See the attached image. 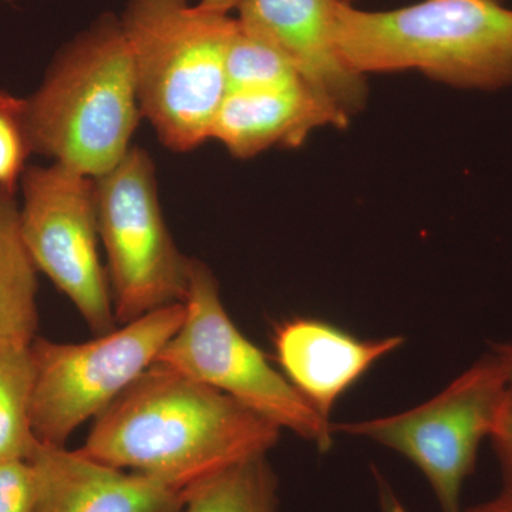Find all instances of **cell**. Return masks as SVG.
Returning <instances> with one entry per match:
<instances>
[{
	"instance_id": "ac0fdd59",
	"label": "cell",
	"mask_w": 512,
	"mask_h": 512,
	"mask_svg": "<svg viewBox=\"0 0 512 512\" xmlns=\"http://www.w3.org/2000/svg\"><path fill=\"white\" fill-rule=\"evenodd\" d=\"M30 156L25 99L0 92V190L16 194Z\"/></svg>"
},
{
	"instance_id": "8fae6325",
	"label": "cell",
	"mask_w": 512,
	"mask_h": 512,
	"mask_svg": "<svg viewBox=\"0 0 512 512\" xmlns=\"http://www.w3.org/2000/svg\"><path fill=\"white\" fill-rule=\"evenodd\" d=\"M272 342L279 370L320 416L330 420L340 397L399 349L404 338L360 339L326 320L295 316L276 326Z\"/></svg>"
},
{
	"instance_id": "d4e9b609",
	"label": "cell",
	"mask_w": 512,
	"mask_h": 512,
	"mask_svg": "<svg viewBox=\"0 0 512 512\" xmlns=\"http://www.w3.org/2000/svg\"><path fill=\"white\" fill-rule=\"evenodd\" d=\"M8 2H12V0H8Z\"/></svg>"
},
{
	"instance_id": "7c38bea8",
	"label": "cell",
	"mask_w": 512,
	"mask_h": 512,
	"mask_svg": "<svg viewBox=\"0 0 512 512\" xmlns=\"http://www.w3.org/2000/svg\"><path fill=\"white\" fill-rule=\"evenodd\" d=\"M33 512H183L188 494L101 464L82 451L39 444Z\"/></svg>"
},
{
	"instance_id": "cb8c5ba5",
	"label": "cell",
	"mask_w": 512,
	"mask_h": 512,
	"mask_svg": "<svg viewBox=\"0 0 512 512\" xmlns=\"http://www.w3.org/2000/svg\"><path fill=\"white\" fill-rule=\"evenodd\" d=\"M491 350L503 360L505 367H507L508 372L511 373L512 376V340H508V342H498L493 343L491 345Z\"/></svg>"
},
{
	"instance_id": "7a4b0ae2",
	"label": "cell",
	"mask_w": 512,
	"mask_h": 512,
	"mask_svg": "<svg viewBox=\"0 0 512 512\" xmlns=\"http://www.w3.org/2000/svg\"><path fill=\"white\" fill-rule=\"evenodd\" d=\"M141 116L130 46L120 19L109 13L59 50L25 99L32 154L92 178L126 156Z\"/></svg>"
},
{
	"instance_id": "ffe728a7",
	"label": "cell",
	"mask_w": 512,
	"mask_h": 512,
	"mask_svg": "<svg viewBox=\"0 0 512 512\" xmlns=\"http://www.w3.org/2000/svg\"><path fill=\"white\" fill-rule=\"evenodd\" d=\"M501 473L500 494L512 498V386L501 406L490 439Z\"/></svg>"
},
{
	"instance_id": "ba28073f",
	"label": "cell",
	"mask_w": 512,
	"mask_h": 512,
	"mask_svg": "<svg viewBox=\"0 0 512 512\" xmlns=\"http://www.w3.org/2000/svg\"><path fill=\"white\" fill-rule=\"evenodd\" d=\"M96 204L117 323L184 303L192 259L165 224L150 154L130 147L113 170L96 178Z\"/></svg>"
},
{
	"instance_id": "5b68a950",
	"label": "cell",
	"mask_w": 512,
	"mask_h": 512,
	"mask_svg": "<svg viewBox=\"0 0 512 512\" xmlns=\"http://www.w3.org/2000/svg\"><path fill=\"white\" fill-rule=\"evenodd\" d=\"M184 319L157 362L207 384L218 392L315 444L333 446L332 421L320 416L235 325L222 303L220 285L204 262L192 259Z\"/></svg>"
},
{
	"instance_id": "2e32d148",
	"label": "cell",
	"mask_w": 512,
	"mask_h": 512,
	"mask_svg": "<svg viewBox=\"0 0 512 512\" xmlns=\"http://www.w3.org/2000/svg\"><path fill=\"white\" fill-rule=\"evenodd\" d=\"M29 346L0 348V461H30L40 444L30 420L33 365Z\"/></svg>"
},
{
	"instance_id": "d6986e66",
	"label": "cell",
	"mask_w": 512,
	"mask_h": 512,
	"mask_svg": "<svg viewBox=\"0 0 512 512\" xmlns=\"http://www.w3.org/2000/svg\"><path fill=\"white\" fill-rule=\"evenodd\" d=\"M36 493L32 461H0V512H33Z\"/></svg>"
},
{
	"instance_id": "3957f363",
	"label": "cell",
	"mask_w": 512,
	"mask_h": 512,
	"mask_svg": "<svg viewBox=\"0 0 512 512\" xmlns=\"http://www.w3.org/2000/svg\"><path fill=\"white\" fill-rule=\"evenodd\" d=\"M335 42L353 72H419L460 89L512 84V9L503 0H421L369 12L340 0Z\"/></svg>"
},
{
	"instance_id": "9a60e30c",
	"label": "cell",
	"mask_w": 512,
	"mask_h": 512,
	"mask_svg": "<svg viewBox=\"0 0 512 512\" xmlns=\"http://www.w3.org/2000/svg\"><path fill=\"white\" fill-rule=\"evenodd\" d=\"M278 493L268 458L255 457L192 488L183 512H278Z\"/></svg>"
},
{
	"instance_id": "8992f818",
	"label": "cell",
	"mask_w": 512,
	"mask_h": 512,
	"mask_svg": "<svg viewBox=\"0 0 512 512\" xmlns=\"http://www.w3.org/2000/svg\"><path fill=\"white\" fill-rule=\"evenodd\" d=\"M184 313V303H174L87 342L33 340L30 420L36 440L66 447L74 431L106 412L157 362Z\"/></svg>"
},
{
	"instance_id": "9c48e42d",
	"label": "cell",
	"mask_w": 512,
	"mask_h": 512,
	"mask_svg": "<svg viewBox=\"0 0 512 512\" xmlns=\"http://www.w3.org/2000/svg\"><path fill=\"white\" fill-rule=\"evenodd\" d=\"M19 188L20 228L37 271L69 298L94 336L117 328L99 255L96 178L59 163L30 165Z\"/></svg>"
},
{
	"instance_id": "7402d4cb",
	"label": "cell",
	"mask_w": 512,
	"mask_h": 512,
	"mask_svg": "<svg viewBox=\"0 0 512 512\" xmlns=\"http://www.w3.org/2000/svg\"><path fill=\"white\" fill-rule=\"evenodd\" d=\"M463 512H512V498L498 494L497 497L484 501V503L464 508Z\"/></svg>"
},
{
	"instance_id": "44dd1931",
	"label": "cell",
	"mask_w": 512,
	"mask_h": 512,
	"mask_svg": "<svg viewBox=\"0 0 512 512\" xmlns=\"http://www.w3.org/2000/svg\"><path fill=\"white\" fill-rule=\"evenodd\" d=\"M373 474H375L377 495H379L380 512H409L404 507L402 500L394 493L393 487L386 477L376 468H373Z\"/></svg>"
},
{
	"instance_id": "5bb4252c",
	"label": "cell",
	"mask_w": 512,
	"mask_h": 512,
	"mask_svg": "<svg viewBox=\"0 0 512 512\" xmlns=\"http://www.w3.org/2000/svg\"><path fill=\"white\" fill-rule=\"evenodd\" d=\"M37 272L16 194L0 190V348L29 346L37 338Z\"/></svg>"
},
{
	"instance_id": "277c9868",
	"label": "cell",
	"mask_w": 512,
	"mask_h": 512,
	"mask_svg": "<svg viewBox=\"0 0 512 512\" xmlns=\"http://www.w3.org/2000/svg\"><path fill=\"white\" fill-rule=\"evenodd\" d=\"M120 23L141 113L161 143L185 153L210 140L227 93L225 63L237 19L190 0H127Z\"/></svg>"
},
{
	"instance_id": "e0dca14e",
	"label": "cell",
	"mask_w": 512,
	"mask_h": 512,
	"mask_svg": "<svg viewBox=\"0 0 512 512\" xmlns=\"http://www.w3.org/2000/svg\"><path fill=\"white\" fill-rule=\"evenodd\" d=\"M225 76L227 92L303 83L292 64L274 46L241 28L238 20L229 43Z\"/></svg>"
},
{
	"instance_id": "6da1fadb",
	"label": "cell",
	"mask_w": 512,
	"mask_h": 512,
	"mask_svg": "<svg viewBox=\"0 0 512 512\" xmlns=\"http://www.w3.org/2000/svg\"><path fill=\"white\" fill-rule=\"evenodd\" d=\"M281 431L227 394L156 362L94 420L79 450L190 493L229 467L266 456Z\"/></svg>"
},
{
	"instance_id": "603a6c76",
	"label": "cell",
	"mask_w": 512,
	"mask_h": 512,
	"mask_svg": "<svg viewBox=\"0 0 512 512\" xmlns=\"http://www.w3.org/2000/svg\"><path fill=\"white\" fill-rule=\"evenodd\" d=\"M239 0H200L197 3L200 8L210 10V12L228 13L232 9H237Z\"/></svg>"
},
{
	"instance_id": "52a82bcc",
	"label": "cell",
	"mask_w": 512,
	"mask_h": 512,
	"mask_svg": "<svg viewBox=\"0 0 512 512\" xmlns=\"http://www.w3.org/2000/svg\"><path fill=\"white\" fill-rule=\"evenodd\" d=\"M511 386V373L490 350L426 403L393 416L333 424V431L396 451L429 481L441 512H463L464 483Z\"/></svg>"
},
{
	"instance_id": "30bf717a",
	"label": "cell",
	"mask_w": 512,
	"mask_h": 512,
	"mask_svg": "<svg viewBox=\"0 0 512 512\" xmlns=\"http://www.w3.org/2000/svg\"><path fill=\"white\" fill-rule=\"evenodd\" d=\"M340 0H239L241 28L274 46L302 82L348 117L366 100L365 76L353 72L335 42Z\"/></svg>"
},
{
	"instance_id": "4fadbf2b",
	"label": "cell",
	"mask_w": 512,
	"mask_h": 512,
	"mask_svg": "<svg viewBox=\"0 0 512 512\" xmlns=\"http://www.w3.org/2000/svg\"><path fill=\"white\" fill-rule=\"evenodd\" d=\"M348 123L305 83H293L225 93L211 138L232 156L251 158L274 146L299 147L315 128Z\"/></svg>"
}]
</instances>
